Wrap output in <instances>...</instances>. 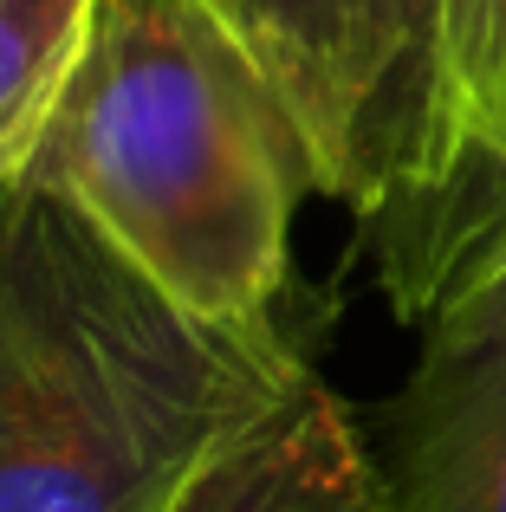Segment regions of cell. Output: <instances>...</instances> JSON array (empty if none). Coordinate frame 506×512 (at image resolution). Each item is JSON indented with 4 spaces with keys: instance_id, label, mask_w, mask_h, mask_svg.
<instances>
[{
    "instance_id": "6",
    "label": "cell",
    "mask_w": 506,
    "mask_h": 512,
    "mask_svg": "<svg viewBox=\"0 0 506 512\" xmlns=\"http://www.w3.org/2000/svg\"><path fill=\"white\" fill-rule=\"evenodd\" d=\"M176 512H396L390 474L312 370L202 467Z\"/></svg>"
},
{
    "instance_id": "2",
    "label": "cell",
    "mask_w": 506,
    "mask_h": 512,
    "mask_svg": "<svg viewBox=\"0 0 506 512\" xmlns=\"http://www.w3.org/2000/svg\"><path fill=\"white\" fill-rule=\"evenodd\" d=\"M33 182L182 312L279 331L292 214L318 175L279 78L215 0H98Z\"/></svg>"
},
{
    "instance_id": "1",
    "label": "cell",
    "mask_w": 506,
    "mask_h": 512,
    "mask_svg": "<svg viewBox=\"0 0 506 512\" xmlns=\"http://www.w3.org/2000/svg\"><path fill=\"white\" fill-rule=\"evenodd\" d=\"M299 376L279 331L182 312L59 188H0V512H176Z\"/></svg>"
},
{
    "instance_id": "3",
    "label": "cell",
    "mask_w": 506,
    "mask_h": 512,
    "mask_svg": "<svg viewBox=\"0 0 506 512\" xmlns=\"http://www.w3.org/2000/svg\"><path fill=\"white\" fill-rule=\"evenodd\" d=\"M279 78L312 150L318 195L403 247L429 201L435 0H215Z\"/></svg>"
},
{
    "instance_id": "7",
    "label": "cell",
    "mask_w": 506,
    "mask_h": 512,
    "mask_svg": "<svg viewBox=\"0 0 506 512\" xmlns=\"http://www.w3.org/2000/svg\"><path fill=\"white\" fill-rule=\"evenodd\" d=\"M91 26L98 0H0V188L33 175Z\"/></svg>"
},
{
    "instance_id": "4",
    "label": "cell",
    "mask_w": 506,
    "mask_h": 512,
    "mask_svg": "<svg viewBox=\"0 0 506 512\" xmlns=\"http://www.w3.org/2000/svg\"><path fill=\"white\" fill-rule=\"evenodd\" d=\"M494 266H506V0H435L429 201L383 260V286L422 325Z\"/></svg>"
},
{
    "instance_id": "5",
    "label": "cell",
    "mask_w": 506,
    "mask_h": 512,
    "mask_svg": "<svg viewBox=\"0 0 506 512\" xmlns=\"http://www.w3.org/2000/svg\"><path fill=\"white\" fill-rule=\"evenodd\" d=\"M383 474L396 512H506V266L422 318Z\"/></svg>"
}]
</instances>
